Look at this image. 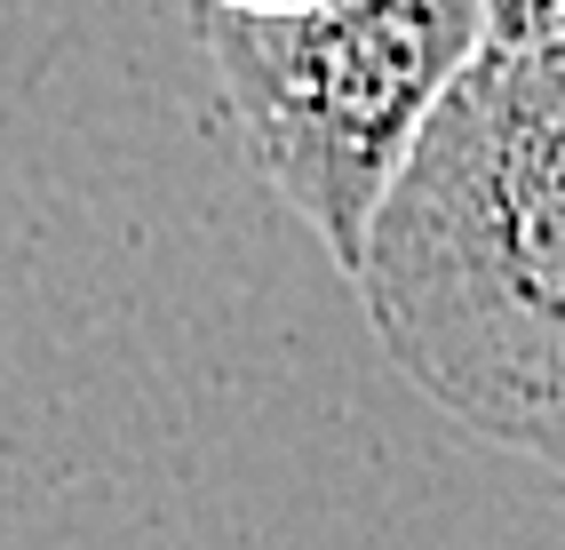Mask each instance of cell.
Listing matches in <instances>:
<instances>
[{
  "mask_svg": "<svg viewBox=\"0 0 565 550\" xmlns=\"http://www.w3.org/2000/svg\"><path fill=\"white\" fill-rule=\"evenodd\" d=\"M383 359L494 447L565 470V72L486 49L359 272Z\"/></svg>",
  "mask_w": 565,
  "mask_h": 550,
  "instance_id": "6da1fadb",
  "label": "cell"
},
{
  "mask_svg": "<svg viewBox=\"0 0 565 550\" xmlns=\"http://www.w3.org/2000/svg\"><path fill=\"white\" fill-rule=\"evenodd\" d=\"M486 17L494 0H334V9L215 0L192 17L255 176L311 224L351 287L446 96L486 56Z\"/></svg>",
  "mask_w": 565,
  "mask_h": 550,
  "instance_id": "7a4b0ae2",
  "label": "cell"
},
{
  "mask_svg": "<svg viewBox=\"0 0 565 550\" xmlns=\"http://www.w3.org/2000/svg\"><path fill=\"white\" fill-rule=\"evenodd\" d=\"M486 49L518 56V64H542V72H565V0H494Z\"/></svg>",
  "mask_w": 565,
  "mask_h": 550,
  "instance_id": "3957f363",
  "label": "cell"
}]
</instances>
